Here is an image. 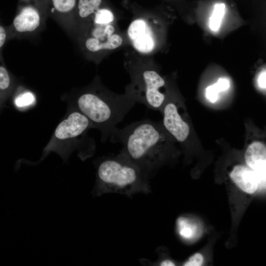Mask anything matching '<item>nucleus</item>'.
I'll list each match as a JSON object with an SVG mask.
<instances>
[{"mask_svg":"<svg viewBox=\"0 0 266 266\" xmlns=\"http://www.w3.org/2000/svg\"><path fill=\"white\" fill-rule=\"evenodd\" d=\"M109 138L113 142L120 143L121 152L148 175L166 144V136L159 128L146 119L122 129L116 127Z\"/></svg>","mask_w":266,"mask_h":266,"instance_id":"obj_1","label":"nucleus"},{"mask_svg":"<svg viewBox=\"0 0 266 266\" xmlns=\"http://www.w3.org/2000/svg\"><path fill=\"white\" fill-rule=\"evenodd\" d=\"M96 181L94 196L116 193L131 196L146 193L148 175L122 152L96 160Z\"/></svg>","mask_w":266,"mask_h":266,"instance_id":"obj_2","label":"nucleus"},{"mask_svg":"<svg viewBox=\"0 0 266 266\" xmlns=\"http://www.w3.org/2000/svg\"><path fill=\"white\" fill-rule=\"evenodd\" d=\"M135 102L130 93L117 96L102 91H88L76 96L73 108L87 117L92 128L100 131L101 140L105 142Z\"/></svg>","mask_w":266,"mask_h":266,"instance_id":"obj_3","label":"nucleus"},{"mask_svg":"<svg viewBox=\"0 0 266 266\" xmlns=\"http://www.w3.org/2000/svg\"><path fill=\"white\" fill-rule=\"evenodd\" d=\"M92 128L90 120L77 109L73 108L66 118L56 128L53 136L46 147L41 159L42 160L51 151L58 153L66 161L71 153L80 146L87 131Z\"/></svg>","mask_w":266,"mask_h":266,"instance_id":"obj_4","label":"nucleus"},{"mask_svg":"<svg viewBox=\"0 0 266 266\" xmlns=\"http://www.w3.org/2000/svg\"><path fill=\"white\" fill-rule=\"evenodd\" d=\"M140 81H142L139 84L142 87L135 97L136 102L153 109L161 107L165 100V95L159 91V89L165 85L163 78L154 70H146L142 72Z\"/></svg>","mask_w":266,"mask_h":266,"instance_id":"obj_5","label":"nucleus"},{"mask_svg":"<svg viewBox=\"0 0 266 266\" xmlns=\"http://www.w3.org/2000/svg\"><path fill=\"white\" fill-rule=\"evenodd\" d=\"M246 163L253 170L259 178L258 189L266 188V147L262 142L255 141L247 148L245 154Z\"/></svg>","mask_w":266,"mask_h":266,"instance_id":"obj_6","label":"nucleus"},{"mask_svg":"<svg viewBox=\"0 0 266 266\" xmlns=\"http://www.w3.org/2000/svg\"><path fill=\"white\" fill-rule=\"evenodd\" d=\"M163 124L177 141L183 142L187 139L190 132L189 125L182 120L176 105L173 102H169L164 107Z\"/></svg>","mask_w":266,"mask_h":266,"instance_id":"obj_7","label":"nucleus"},{"mask_svg":"<svg viewBox=\"0 0 266 266\" xmlns=\"http://www.w3.org/2000/svg\"><path fill=\"white\" fill-rule=\"evenodd\" d=\"M128 33L134 47L137 51L146 53L154 49V38L145 21L136 19L133 21L129 27Z\"/></svg>","mask_w":266,"mask_h":266,"instance_id":"obj_8","label":"nucleus"},{"mask_svg":"<svg viewBox=\"0 0 266 266\" xmlns=\"http://www.w3.org/2000/svg\"><path fill=\"white\" fill-rule=\"evenodd\" d=\"M41 23V18L37 9L31 5L25 6L14 17L10 29H8L9 34L13 31L19 33L33 32Z\"/></svg>","mask_w":266,"mask_h":266,"instance_id":"obj_9","label":"nucleus"},{"mask_svg":"<svg viewBox=\"0 0 266 266\" xmlns=\"http://www.w3.org/2000/svg\"><path fill=\"white\" fill-rule=\"evenodd\" d=\"M230 177L237 186L247 193H254L258 189L257 173L245 166H235L230 173Z\"/></svg>","mask_w":266,"mask_h":266,"instance_id":"obj_10","label":"nucleus"},{"mask_svg":"<svg viewBox=\"0 0 266 266\" xmlns=\"http://www.w3.org/2000/svg\"><path fill=\"white\" fill-rule=\"evenodd\" d=\"M123 42L122 37L118 34H114L107 36L104 42H100L94 37H89L85 41L86 48L92 52H97L102 49H114L121 45Z\"/></svg>","mask_w":266,"mask_h":266,"instance_id":"obj_11","label":"nucleus"},{"mask_svg":"<svg viewBox=\"0 0 266 266\" xmlns=\"http://www.w3.org/2000/svg\"><path fill=\"white\" fill-rule=\"evenodd\" d=\"M14 81L0 54V107L11 93Z\"/></svg>","mask_w":266,"mask_h":266,"instance_id":"obj_12","label":"nucleus"},{"mask_svg":"<svg viewBox=\"0 0 266 266\" xmlns=\"http://www.w3.org/2000/svg\"><path fill=\"white\" fill-rule=\"evenodd\" d=\"M177 230L182 238L187 240H193L200 234L197 224L185 217H179L177 221Z\"/></svg>","mask_w":266,"mask_h":266,"instance_id":"obj_13","label":"nucleus"},{"mask_svg":"<svg viewBox=\"0 0 266 266\" xmlns=\"http://www.w3.org/2000/svg\"><path fill=\"white\" fill-rule=\"evenodd\" d=\"M102 0H79L78 8L79 15L86 18L97 11Z\"/></svg>","mask_w":266,"mask_h":266,"instance_id":"obj_14","label":"nucleus"},{"mask_svg":"<svg viewBox=\"0 0 266 266\" xmlns=\"http://www.w3.org/2000/svg\"><path fill=\"white\" fill-rule=\"evenodd\" d=\"M225 8L224 3H218L214 5L212 14L209 19V27L212 31H217L219 30L225 14Z\"/></svg>","mask_w":266,"mask_h":266,"instance_id":"obj_15","label":"nucleus"},{"mask_svg":"<svg viewBox=\"0 0 266 266\" xmlns=\"http://www.w3.org/2000/svg\"><path fill=\"white\" fill-rule=\"evenodd\" d=\"M35 101L34 95L30 92H24L18 95L14 100V104L18 108L29 106Z\"/></svg>","mask_w":266,"mask_h":266,"instance_id":"obj_16","label":"nucleus"},{"mask_svg":"<svg viewBox=\"0 0 266 266\" xmlns=\"http://www.w3.org/2000/svg\"><path fill=\"white\" fill-rule=\"evenodd\" d=\"M55 10L60 14H66L71 11L75 5L76 0H51Z\"/></svg>","mask_w":266,"mask_h":266,"instance_id":"obj_17","label":"nucleus"},{"mask_svg":"<svg viewBox=\"0 0 266 266\" xmlns=\"http://www.w3.org/2000/svg\"><path fill=\"white\" fill-rule=\"evenodd\" d=\"M113 20L114 15L111 11L106 9H100L96 11L94 22L97 24H106Z\"/></svg>","mask_w":266,"mask_h":266,"instance_id":"obj_18","label":"nucleus"},{"mask_svg":"<svg viewBox=\"0 0 266 266\" xmlns=\"http://www.w3.org/2000/svg\"><path fill=\"white\" fill-rule=\"evenodd\" d=\"M220 92V90L216 83L206 88L205 95L207 99L211 102L214 103L217 101L218 98V94Z\"/></svg>","mask_w":266,"mask_h":266,"instance_id":"obj_19","label":"nucleus"},{"mask_svg":"<svg viewBox=\"0 0 266 266\" xmlns=\"http://www.w3.org/2000/svg\"><path fill=\"white\" fill-rule=\"evenodd\" d=\"M203 262V258L200 253H196L190 258L188 261L185 263V266H200Z\"/></svg>","mask_w":266,"mask_h":266,"instance_id":"obj_20","label":"nucleus"},{"mask_svg":"<svg viewBox=\"0 0 266 266\" xmlns=\"http://www.w3.org/2000/svg\"><path fill=\"white\" fill-rule=\"evenodd\" d=\"M9 37L8 29L0 24V54H1V50Z\"/></svg>","mask_w":266,"mask_h":266,"instance_id":"obj_21","label":"nucleus"},{"mask_svg":"<svg viewBox=\"0 0 266 266\" xmlns=\"http://www.w3.org/2000/svg\"><path fill=\"white\" fill-rule=\"evenodd\" d=\"M216 84L219 87L221 92L227 90L230 87L229 81L225 78H220Z\"/></svg>","mask_w":266,"mask_h":266,"instance_id":"obj_22","label":"nucleus"},{"mask_svg":"<svg viewBox=\"0 0 266 266\" xmlns=\"http://www.w3.org/2000/svg\"><path fill=\"white\" fill-rule=\"evenodd\" d=\"M266 70H265L261 73L258 80V82L259 87L263 89H265L266 87Z\"/></svg>","mask_w":266,"mask_h":266,"instance_id":"obj_23","label":"nucleus"},{"mask_svg":"<svg viewBox=\"0 0 266 266\" xmlns=\"http://www.w3.org/2000/svg\"><path fill=\"white\" fill-rule=\"evenodd\" d=\"M114 31V28L111 25H107L105 29V33L107 35V36H109L112 34Z\"/></svg>","mask_w":266,"mask_h":266,"instance_id":"obj_24","label":"nucleus"},{"mask_svg":"<svg viewBox=\"0 0 266 266\" xmlns=\"http://www.w3.org/2000/svg\"><path fill=\"white\" fill-rule=\"evenodd\" d=\"M160 266H175L174 263L169 260H166L162 261L160 263Z\"/></svg>","mask_w":266,"mask_h":266,"instance_id":"obj_25","label":"nucleus"}]
</instances>
